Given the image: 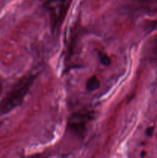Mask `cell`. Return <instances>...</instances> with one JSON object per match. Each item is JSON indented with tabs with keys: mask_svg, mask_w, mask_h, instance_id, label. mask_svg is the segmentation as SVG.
Listing matches in <instances>:
<instances>
[{
	"mask_svg": "<svg viewBox=\"0 0 157 158\" xmlns=\"http://www.w3.org/2000/svg\"><path fill=\"white\" fill-rule=\"evenodd\" d=\"M92 117L93 112L89 110H83L73 113L68 120V130L78 137H83Z\"/></svg>",
	"mask_w": 157,
	"mask_h": 158,
	"instance_id": "3957f363",
	"label": "cell"
},
{
	"mask_svg": "<svg viewBox=\"0 0 157 158\" xmlns=\"http://www.w3.org/2000/svg\"><path fill=\"white\" fill-rule=\"evenodd\" d=\"M100 86V81L95 76H92L87 80L86 83V88L88 91H94Z\"/></svg>",
	"mask_w": 157,
	"mask_h": 158,
	"instance_id": "277c9868",
	"label": "cell"
},
{
	"mask_svg": "<svg viewBox=\"0 0 157 158\" xmlns=\"http://www.w3.org/2000/svg\"><path fill=\"white\" fill-rule=\"evenodd\" d=\"M35 77L26 75L20 78L12 86L10 90L0 101V117L13 110L23 102L26 94L33 84Z\"/></svg>",
	"mask_w": 157,
	"mask_h": 158,
	"instance_id": "6da1fadb",
	"label": "cell"
},
{
	"mask_svg": "<svg viewBox=\"0 0 157 158\" xmlns=\"http://www.w3.org/2000/svg\"><path fill=\"white\" fill-rule=\"evenodd\" d=\"M99 58L100 62L105 66H108L110 63V58L106 53L103 52H99Z\"/></svg>",
	"mask_w": 157,
	"mask_h": 158,
	"instance_id": "5b68a950",
	"label": "cell"
},
{
	"mask_svg": "<svg viewBox=\"0 0 157 158\" xmlns=\"http://www.w3.org/2000/svg\"><path fill=\"white\" fill-rule=\"evenodd\" d=\"M72 0H46L45 9L49 16V24L54 32L59 30L70 8Z\"/></svg>",
	"mask_w": 157,
	"mask_h": 158,
	"instance_id": "7a4b0ae2",
	"label": "cell"
},
{
	"mask_svg": "<svg viewBox=\"0 0 157 158\" xmlns=\"http://www.w3.org/2000/svg\"><path fill=\"white\" fill-rule=\"evenodd\" d=\"M25 158H42V156H41V155H33V156H29V157H25Z\"/></svg>",
	"mask_w": 157,
	"mask_h": 158,
	"instance_id": "8992f818",
	"label": "cell"
},
{
	"mask_svg": "<svg viewBox=\"0 0 157 158\" xmlns=\"http://www.w3.org/2000/svg\"><path fill=\"white\" fill-rule=\"evenodd\" d=\"M155 46H156V48H157V40H156V43H155Z\"/></svg>",
	"mask_w": 157,
	"mask_h": 158,
	"instance_id": "52a82bcc",
	"label": "cell"
}]
</instances>
